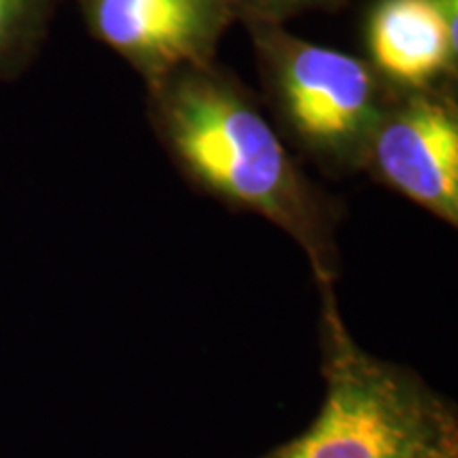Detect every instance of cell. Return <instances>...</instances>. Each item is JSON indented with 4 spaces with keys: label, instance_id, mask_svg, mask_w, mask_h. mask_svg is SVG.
<instances>
[{
    "label": "cell",
    "instance_id": "cell-1",
    "mask_svg": "<svg viewBox=\"0 0 458 458\" xmlns=\"http://www.w3.org/2000/svg\"><path fill=\"white\" fill-rule=\"evenodd\" d=\"M148 123L182 174L223 202L293 236L320 278L331 276L334 206L300 170L261 102L213 62L147 85Z\"/></svg>",
    "mask_w": 458,
    "mask_h": 458
},
{
    "label": "cell",
    "instance_id": "cell-2",
    "mask_svg": "<svg viewBox=\"0 0 458 458\" xmlns=\"http://www.w3.org/2000/svg\"><path fill=\"white\" fill-rule=\"evenodd\" d=\"M253 43L270 122L327 172L363 168L393 91L365 57L295 37L280 24L240 21Z\"/></svg>",
    "mask_w": 458,
    "mask_h": 458
},
{
    "label": "cell",
    "instance_id": "cell-3",
    "mask_svg": "<svg viewBox=\"0 0 458 458\" xmlns=\"http://www.w3.org/2000/svg\"><path fill=\"white\" fill-rule=\"evenodd\" d=\"M448 442L439 408L411 377L346 344L317 420L267 458H428L450 452Z\"/></svg>",
    "mask_w": 458,
    "mask_h": 458
},
{
    "label": "cell",
    "instance_id": "cell-4",
    "mask_svg": "<svg viewBox=\"0 0 458 458\" xmlns=\"http://www.w3.org/2000/svg\"><path fill=\"white\" fill-rule=\"evenodd\" d=\"M456 85L393 91L371 134L363 168L401 196L458 223Z\"/></svg>",
    "mask_w": 458,
    "mask_h": 458
},
{
    "label": "cell",
    "instance_id": "cell-5",
    "mask_svg": "<svg viewBox=\"0 0 458 458\" xmlns=\"http://www.w3.org/2000/svg\"><path fill=\"white\" fill-rule=\"evenodd\" d=\"M94 41L122 55L153 85L191 66L216 62L238 21L233 0H74Z\"/></svg>",
    "mask_w": 458,
    "mask_h": 458
},
{
    "label": "cell",
    "instance_id": "cell-6",
    "mask_svg": "<svg viewBox=\"0 0 458 458\" xmlns=\"http://www.w3.org/2000/svg\"><path fill=\"white\" fill-rule=\"evenodd\" d=\"M365 60L391 89L456 85L458 32L433 0H374L363 20Z\"/></svg>",
    "mask_w": 458,
    "mask_h": 458
},
{
    "label": "cell",
    "instance_id": "cell-7",
    "mask_svg": "<svg viewBox=\"0 0 458 458\" xmlns=\"http://www.w3.org/2000/svg\"><path fill=\"white\" fill-rule=\"evenodd\" d=\"M64 0H0V83L15 81L41 54Z\"/></svg>",
    "mask_w": 458,
    "mask_h": 458
},
{
    "label": "cell",
    "instance_id": "cell-8",
    "mask_svg": "<svg viewBox=\"0 0 458 458\" xmlns=\"http://www.w3.org/2000/svg\"><path fill=\"white\" fill-rule=\"evenodd\" d=\"M348 0H233L238 9V21L259 20L267 24H280L303 13H335L346 7Z\"/></svg>",
    "mask_w": 458,
    "mask_h": 458
},
{
    "label": "cell",
    "instance_id": "cell-9",
    "mask_svg": "<svg viewBox=\"0 0 458 458\" xmlns=\"http://www.w3.org/2000/svg\"><path fill=\"white\" fill-rule=\"evenodd\" d=\"M433 3L442 11L452 30L458 32V0H433Z\"/></svg>",
    "mask_w": 458,
    "mask_h": 458
},
{
    "label": "cell",
    "instance_id": "cell-10",
    "mask_svg": "<svg viewBox=\"0 0 458 458\" xmlns=\"http://www.w3.org/2000/svg\"><path fill=\"white\" fill-rule=\"evenodd\" d=\"M428 458H452L450 452H445V454H437V456H428Z\"/></svg>",
    "mask_w": 458,
    "mask_h": 458
}]
</instances>
